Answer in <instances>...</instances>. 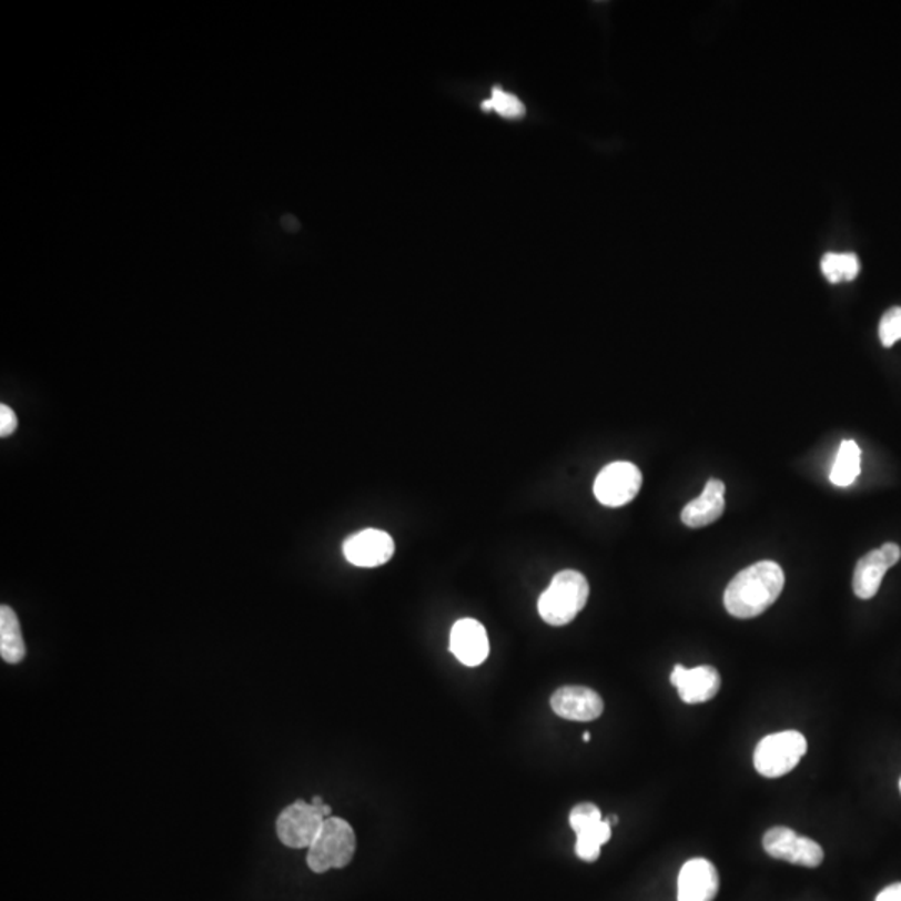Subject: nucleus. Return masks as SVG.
Masks as SVG:
<instances>
[{
  "label": "nucleus",
  "instance_id": "1",
  "mask_svg": "<svg viewBox=\"0 0 901 901\" xmlns=\"http://www.w3.org/2000/svg\"><path fill=\"white\" fill-rule=\"evenodd\" d=\"M783 586V569L778 563H757L731 579L725 591V608L735 618H757L777 601Z\"/></svg>",
  "mask_w": 901,
  "mask_h": 901
},
{
  "label": "nucleus",
  "instance_id": "2",
  "mask_svg": "<svg viewBox=\"0 0 901 901\" xmlns=\"http://www.w3.org/2000/svg\"><path fill=\"white\" fill-rule=\"evenodd\" d=\"M588 596L589 585L585 575L575 569L559 571L548 589L539 596V616L551 626L568 625L585 608Z\"/></svg>",
  "mask_w": 901,
  "mask_h": 901
},
{
  "label": "nucleus",
  "instance_id": "3",
  "mask_svg": "<svg viewBox=\"0 0 901 901\" xmlns=\"http://www.w3.org/2000/svg\"><path fill=\"white\" fill-rule=\"evenodd\" d=\"M356 847L353 827L343 818H327L316 840L307 848V864L314 873L347 867L356 853Z\"/></svg>",
  "mask_w": 901,
  "mask_h": 901
},
{
  "label": "nucleus",
  "instance_id": "4",
  "mask_svg": "<svg viewBox=\"0 0 901 901\" xmlns=\"http://www.w3.org/2000/svg\"><path fill=\"white\" fill-rule=\"evenodd\" d=\"M807 750V738L800 731L770 735L755 750V768L765 778L784 777L800 763Z\"/></svg>",
  "mask_w": 901,
  "mask_h": 901
},
{
  "label": "nucleus",
  "instance_id": "5",
  "mask_svg": "<svg viewBox=\"0 0 901 901\" xmlns=\"http://www.w3.org/2000/svg\"><path fill=\"white\" fill-rule=\"evenodd\" d=\"M331 813L333 808L330 804L316 807L304 800L294 801L277 817L276 831L281 843L294 850L310 848Z\"/></svg>",
  "mask_w": 901,
  "mask_h": 901
},
{
  "label": "nucleus",
  "instance_id": "6",
  "mask_svg": "<svg viewBox=\"0 0 901 901\" xmlns=\"http://www.w3.org/2000/svg\"><path fill=\"white\" fill-rule=\"evenodd\" d=\"M569 824L576 833V854L583 861L598 860L603 844L611 838V821L603 820L596 804L579 803L569 813Z\"/></svg>",
  "mask_w": 901,
  "mask_h": 901
},
{
  "label": "nucleus",
  "instance_id": "7",
  "mask_svg": "<svg viewBox=\"0 0 901 901\" xmlns=\"http://www.w3.org/2000/svg\"><path fill=\"white\" fill-rule=\"evenodd\" d=\"M641 485V472L632 463L616 462L599 473L595 482V496L601 505L619 508L638 496Z\"/></svg>",
  "mask_w": 901,
  "mask_h": 901
},
{
  "label": "nucleus",
  "instance_id": "8",
  "mask_svg": "<svg viewBox=\"0 0 901 901\" xmlns=\"http://www.w3.org/2000/svg\"><path fill=\"white\" fill-rule=\"evenodd\" d=\"M763 848L771 858L807 868L820 867L824 858L823 848L817 841L800 837L787 827L768 830L763 837Z\"/></svg>",
  "mask_w": 901,
  "mask_h": 901
},
{
  "label": "nucleus",
  "instance_id": "9",
  "mask_svg": "<svg viewBox=\"0 0 901 901\" xmlns=\"http://www.w3.org/2000/svg\"><path fill=\"white\" fill-rule=\"evenodd\" d=\"M901 558V548L894 543H884L880 549L864 555L858 561L853 575V591L860 599H871L880 589L881 581L891 566Z\"/></svg>",
  "mask_w": 901,
  "mask_h": 901
},
{
  "label": "nucleus",
  "instance_id": "10",
  "mask_svg": "<svg viewBox=\"0 0 901 901\" xmlns=\"http://www.w3.org/2000/svg\"><path fill=\"white\" fill-rule=\"evenodd\" d=\"M394 549L393 538L386 532L373 528L350 536L343 545L344 558L360 568L386 565L393 558Z\"/></svg>",
  "mask_w": 901,
  "mask_h": 901
},
{
  "label": "nucleus",
  "instance_id": "11",
  "mask_svg": "<svg viewBox=\"0 0 901 901\" xmlns=\"http://www.w3.org/2000/svg\"><path fill=\"white\" fill-rule=\"evenodd\" d=\"M671 685L688 705L707 703L717 697L721 688V676L713 666H698L687 669L676 665L671 672Z\"/></svg>",
  "mask_w": 901,
  "mask_h": 901
},
{
  "label": "nucleus",
  "instance_id": "12",
  "mask_svg": "<svg viewBox=\"0 0 901 901\" xmlns=\"http://www.w3.org/2000/svg\"><path fill=\"white\" fill-rule=\"evenodd\" d=\"M449 649L463 665L475 668L489 656V638L485 626L476 619L465 618L450 629Z\"/></svg>",
  "mask_w": 901,
  "mask_h": 901
},
{
  "label": "nucleus",
  "instance_id": "13",
  "mask_svg": "<svg viewBox=\"0 0 901 901\" xmlns=\"http://www.w3.org/2000/svg\"><path fill=\"white\" fill-rule=\"evenodd\" d=\"M720 890L717 868L705 858H695L681 868L678 901H713Z\"/></svg>",
  "mask_w": 901,
  "mask_h": 901
},
{
  "label": "nucleus",
  "instance_id": "14",
  "mask_svg": "<svg viewBox=\"0 0 901 901\" xmlns=\"http://www.w3.org/2000/svg\"><path fill=\"white\" fill-rule=\"evenodd\" d=\"M551 710L569 721H593L605 710L603 698L591 688L563 687L551 697Z\"/></svg>",
  "mask_w": 901,
  "mask_h": 901
},
{
  "label": "nucleus",
  "instance_id": "15",
  "mask_svg": "<svg viewBox=\"0 0 901 901\" xmlns=\"http://www.w3.org/2000/svg\"><path fill=\"white\" fill-rule=\"evenodd\" d=\"M725 513V483L720 479H710L705 486L700 498L694 499L685 506L681 522L688 528H703L713 525Z\"/></svg>",
  "mask_w": 901,
  "mask_h": 901
},
{
  "label": "nucleus",
  "instance_id": "16",
  "mask_svg": "<svg viewBox=\"0 0 901 901\" xmlns=\"http://www.w3.org/2000/svg\"><path fill=\"white\" fill-rule=\"evenodd\" d=\"M0 656L9 665H18L26 658L21 622L11 606L0 608Z\"/></svg>",
  "mask_w": 901,
  "mask_h": 901
},
{
  "label": "nucleus",
  "instance_id": "17",
  "mask_svg": "<svg viewBox=\"0 0 901 901\" xmlns=\"http://www.w3.org/2000/svg\"><path fill=\"white\" fill-rule=\"evenodd\" d=\"M861 450L854 441H843L838 449L837 459L831 468L830 479L834 486L847 488L853 485L860 476Z\"/></svg>",
  "mask_w": 901,
  "mask_h": 901
},
{
  "label": "nucleus",
  "instance_id": "18",
  "mask_svg": "<svg viewBox=\"0 0 901 901\" xmlns=\"http://www.w3.org/2000/svg\"><path fill=\"white\" fill-rule=\"evenodd\" d=\"M821 273L831 284L857 280L860 261L853 253H828L821 260Z\"/></svg>",
  "mask_w": 901,
  "mask_h": 901
},
{
  "label": "nucleus",
  "instance_id": "19",
  "mask_svg": "<svg viewBox=\"0 0 901 901\" xmlns=\"http://www.w3.org/2000/svg\"><path fill=\"white\" fill-rule=\"evenodd\" d=\"M483 111L498 112L505 119H523L526 115V108L516 95L503 91L502 88H493L492 99L483 102Z\"/></svg>",
  "mask_w": 901,
  "mask_h": 901
},
{
  "label": "nucleus",
  "instance_id": "20",
  "mask_svg": "<svg viewBox=\"0 0 901 901\" xmlns=\"http://www.w3.org/2000/svg\"><path fill=\"white\" fill-rule=\"evenodd\" d=\"M878 336L884 347H891L901 340V307H891L881 317Z\"/></svg>",
  "mask_w": 901,
  "mask_h": 901
},
{
  "label": "nucleus",
  "instance_id": "21",
  "mask_svg": "<svg viewBox=\"0 0 901 901\" xmlns=\"http://www.w3.org/2000/svg\"><path fill=\"white\" fill-rule=\"evenodd\" d=\"M16 429H18V416H16L11 407L2 404V406H0V436H11Z\"/></svg>",
  "mask_w": 901,
  "mask_h": 901
},
{
  "label": "nucleus",
  "instance_id": "22",
  "mask_svg": "<svg viewBox=\"0 0 901 901\" xmlns=\"http://www.w3.org/2000/svg\"><path fill=\"white\" fill-rule=\"evenodd\" d=\"M877 901H901V883L890 884L877 897Z\"/></svg>",
  "mask_w": 901,
  "mask_h": 901
},
{
  "label": "nucleus",
  "instance_id": "23",
  "mask_svg": "<svg viewBox=\"0 0 901 901\" xmlns=\"http://www.w3.org/2000/svg\"><path fill=\"white\" fill-rule=\"evenodd\" d=\"M583 740H585V741L591 740V735H589L588 731H586V733L583 735Z\"/></svg>",
  "mask_w": 901,
  "mask_h": 901
},
{
  "label": "nucleus",
  "instance_id": "24",
  "mask_svg": "<svg viewBox=\"0 0 901 901\" xmlns=\"http://www.w3.org/2000/svg\"><path fill=\"white\" fill-rule=\"evenodd\" d=\"M900 791H901V780H900Z\"/></svg>",
  "mask_w": 901,
  "mask_h": 901
}]
</instances>
